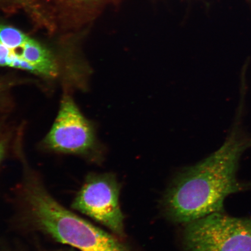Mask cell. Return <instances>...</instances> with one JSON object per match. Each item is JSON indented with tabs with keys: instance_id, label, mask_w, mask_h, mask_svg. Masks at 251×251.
<instances>
[{
	"instance_id": "1",
	"label": "cell",
	"mask_w": 251,
	"mask_h": 251,
	"mask_svg": "<svg viewBox=\"0 0 251 251\" xmlns=\"http://www.w3.org/2000/svg\"><path fill=\"white\" fill-rule=\"evenodd\" d=\"M251 140L232 135L217 151L176 177L162 200L164 214L173 222L187 224L224 212L226 198L251 189L237 177L240 158Z\"/></svg>"
},
{
	"instance_id": "2",
	"label": "cell",
	"mask_w": 251,
	"mask_h": 251,
	"mask_svg": "<svg viewBox=\"0 0 251 251\" xmlns=\"http://www.w3.org/2000/svg\"><path fill=\"white\" fill-rule=\"evenodd\" d=\"M25 200L34 222L59 243L80 251H130L118 238L64 208L38 183L28 184Z\"/></svg>"
},
{
	"instance_id": "3",
	"label": "cell",
	"mask_w": 251,
	"mask_h": 251,
	"mask_svg": "<svg viewBox=\"0 0 251 251\" xmlns=\"http://www.w3.org/2000/svg\"><path fill=\"white\" fill-rule=\"evenodd\" d=\"M186 251H251V218L212 213L186 224Z\"/></svg>"
},
{
	"instance_id": "4",
	"label": "cell",
	"mask_w": 251,
	"mask_h": 251,
	"mask_svg": "<svg viewBox=\"0 0 251 251\" xmlns=\"http://www.w3.org/2000/svg\"><path fill=\"white\" fill-rule=\"evenodd\" d=\"M120 189V184L113 174L90 175L72 207L105 226L118 236L124 237V216L119 200Z\"/></svg>"
},
{
	"instance_id": "5",
	"label": "cell",
	"mask_w": 251,
	"mask_h": 251,
	"mask_svg": "<svg viewBox=\"0 0 251 251\" xmlns=\"http://www.w3.org/2000/svg\"><path fill=\"white\" fill-rule=\"evenodd\" d=\"M0 66L33 72L47 77L58 74L50 52L17 28L0 25Z\"/></svg>"
},
{
	"instance_id": "6",
	"label": "cell",
	"mask_w": 251,
	"mask_h": 251,
	"mask_svg": "<svg viewBox=\"0 0 251 251\" xmlns=\"http://www.w3.org/2000/svg\"><path fill=\"white\" fill-rule=\"evenodd\" d=\"M46 141L50 148L66 153H85L95 147V135L92 125L71 97L66 96L63 99L57 117Z\"/></svg>"
},
{
	"instance_id": "7",
	"label": "cell",
	"mask_w": 251,
	"mask_h": 251,
	"mask_svg": "<svg viewBox=\"0 0 251 251\" xmlns=\"http://www.w3.org/2000/svg\"><path fill=\"white\" fill-rule=\"evenodd\" d=\"M49 26L52 25L50 15H79L97 5L102 0H30Z\"/></svg>"
},
{
	"instance_id": "8",
	"label": "cell",
	"mask_w": 251,
	"mask_h": 251,
	"mask_svg": "<svg viewBox=\"0 0 251 251\" xmlns=\"http://www.w3.org/2000/svg\"><path fill=\"white\" fill-rule=\"evenodd\" d=\"M7 4L14 5L19 8H22L30 14L32 11V7L29 0H0Z\"/></svg>"
},
{
	"instance_id": "9",
	"label": "cell",
	"mask_w": 251,
	"mask_h": 251,
	"mask_svg": "<svg viewBox=\"0 0 251 251\" xmlns=\"http://www.w3.org/2000/svg\"><path fill=\"white\" fill-rule=\"evenodd\" d=\"M4 147L3 146V144L0 143V161H1V158H2L3 155H4Z\"/></svg>"
},
{
	"instance_id": "10",
	"label": "cell",
	"mask_w": 251,
	"mask_h": 251,
	"mask_svg": "<svg viewBox=\"0 0 251 251\" xmlns=\"http://www.w3.org/2000/svg\"><path fill=\"white\" fill-rule=\"evenodd\" d=\"M250 1H251V0H250Z\"/></svg>"
}]
</instances>
